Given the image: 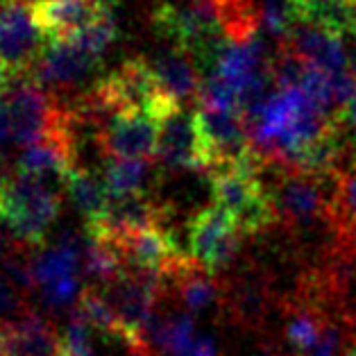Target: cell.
Segmentation results:
<instances>
[{
	"mask_svg": "<svg viewBox=\"0 0 356 356\" xmlns=\"http://www.w3.org/2000/svg\"><path fill=\"white\" fill-rule=\"evenodd\" d=\"M327 325L329 323L323 314V309L318 307V302L307 298L291 311L289 318H286V327H284L286 343L304 356L307 352L314 350V345L320 341V336L325 334Z\"/></svg>",
	"mask_w": 356,
	"mask_h": 356,
	"instance_id": "14",
	"label": "cell"
},
{
	"mask_svg": "<svg viewBox=\"0 0 356 356\" xmlns=\"http://www.w3.org/2000/svg\"><path fill=\"white\" fill-rule=\"evenodd\" d=\"M336 118H338V123H341L343 127H347L350 129V134H352V143H354V147H356V95L354 98L347 102V105L338 111L336 114ZM356 159V157H354Z\"/></svg>",
	"mask_w": 356,
	"mask_h": 356,
	"instance_id": "23",
	"label": "cell"
},
{
	"mask_svg": "<svg viewBox=\"0 0 356 356\" xmlns=\"http://www.w3.org/2000/svg\"><path fill=\"white\" fill-rule=\"evenodd\" d=\"M0 356H68L64 334L37 311L0 323Z\"/></svg>",
	"mask_w": 356,
	"mask_h": 356,
	"instance_id": "8",
	"label": "cell"
},
{
	"mask_svg": "<svg viewBox=\"0 0 356 356\" xmlns=\"http://www.w3.org/2000/svg\"><path fill=\"white\" fill-rule=\"evenodd\" d=\"M98 66L100 59L86 53L75 39H46L30 77L46 89H64L84 82Z\"/></svg>",
	"mask_w": 356,
	"mask_h": 356,
	"instance_id": "7",
	"label": "cell"
},
{
	"mask_svg": "<svg viewBox=\"0 0 356 356\" xmlns=\"http://www.w3.org/2000/svg\"><path fill=\"white\" fill-rule=\"evenodd\" d=\"M12 141V116H10V105H7V95L0 91V150Z\"/></svg>",
	"mask_w": 356,
	"mask_h": 356,
	"instance_id": "22",
	"label": "cell"
},
{
	"mask_svg": "<svg viewBox=\"0 0 356 356\" xmlns=\"http://www.w3.org/2000/svg\"><path fill=\"white\" fill-rule=\"evenodd\" d=\"M345 356H356V345L352 347V350H347V352H345Z\"/></svg>",
	"mask_w": 356,
	"mask_h": 356,
	"instance_id": "29",
	"label": "cell"
},
{
	"mask_svg": "<svg viewBox=\"0 0 356 356\" xmlns=\"http://www.w3.org/2000/svg\"><path fill=\"white\" fill-rule=\"evenodd\" d=\"M7 254H12V252H10V243H7V238L3 236V234H0V261H3Z\"/></svg>",
	"mask_w": 356,
	"mask_h": 356,
	"instance_id": "26",
	"label": "cell"
},
{
	"mask_svg": "<svg viewBox=\"0 0 356 356\" xmlns=\"http://www.w3.org/2000/svg\"><path fill=\"white\" fill-rule=\"evenodd\" d=\"M300 10L295 0H261V25L270 37L284 43L298 25Z\"/></svg>",
	"mask_w": 356,
	"mask_h": 356,
	"instance_id": "18",
	"label": "cell"
},
{
	"mask_svg": "<svg viewBox=\"0 0 356 356\" xmlns=\"http://www.w3.org/2000/svg\"><path fill=\"white\" fill-rule=\"evenodd\" d=\"M82 243L73 236L59 238L53 248H46L39 257L32 259V277L34 286H43L66 280V277H77V266H80Z\"/></svg>",
	"mask_w": 356,
	"mask_h": 356,
	"instance_id": "12",
	"label": "cell"
},
{
	"mask_svg": "<svg viewBox=\"0 0 356 356\" xmlns=\"http://www.w3.org/2000/svg\"><path fill=\"white\" fill-rule=\"evenodd\" d=\"M71 39H75L77 43H80L86 53H91L93 57L102 59V55L111 48V43L118 39L116 16L111 14V10H107L98 21L91 23L89 28L82 30L80 34H75V37H71Z\"/></svg>",
	"mask_w": 356,
	"mask_h": 356,
	"instance_id": "19",
	"label": "cell"
},
{
	"mask_svg": "<svg viewBox=\"0 0 356 356\" xmlns=\"http://www.w3.org/2000/svg\"><path fill=\"white\" fill-rule=\"evenodd\" d=\"M43 43L34 0H0V89L14 77L30 75Z\"/></svg>",
	"mask_w": 356,
	"mask_h": 356,
	"instance_id": "2",
	"label": "cell"
},
{
	"mask_svg": "<svg viewBox=\"0 0 356 356\" xmlns=\"http://www.w3.org/2000/svg\"><path fill=\"white\" fill-rule=\"evenodd\" d=\"M77 309L82 311V316L89 320V325L95 332L105 334L109 338L123 343V329H120V320L116 316L114 307H111L109 298L98 289H84L80 300H77Z\"/></svg>",
	"mask_w": 356,
	"mask_h": 356,
	"instance_id": "17",
	"label": "cell"
},
{
	"mask_svg": "<svg viewBox=\"0 0 356 356\" xmlns=\"http://www.w3.org/2000/svg\"><path fill=\"white\" fill-rule=\"evenodd\" d=\"M62 209L53 181L16 170L0 177V222L25 245H41Z\"/></svg>",
	"mask_w": 356,
	"mask_h": 356,
	"instance_id": "1",
	"label": "cell"
},
{
	"mask_svg": "<svg viewBox=\"0 0 356 356\" xmlns=\"http://www.w3.org/2000/svg\"><path fill=\"white\" fill-rule=\"evenodd\" d=\"M181 356H218V350L211 338H195V343Z\"/></svg>",
	"mask_w": 356,
	"mask_h": 356,
	"instance_id": "24",
	"label": "cell"
},
{
	"mask_svg": "<svg viewBox=\"0 0 356 356\" xmlns=\"http://www.w3.org/2000/svg\"><path fill=\"white\" fill-rule=\"evenodd\" d=\"M111 7L105 0H34V12L46 39H71Z\"/></svg>",
	"mask_w": 356,
	"mask_h": 356,
	"instance_id": "10",
	"label": "cell"
},
{
	"mask_svg": "<svg viewBox=\"0 0 356 356\" xmlns=\"http://www.w3.org/2000/svg\"><path fill=\"white\" fill-rule=\"evenodd\" d=\"M259 356H284V354H280V352H275V350H264Z\"/></svg>",
	"mask_w": 356,
	"mask_h": 356,
	"instance_id": "28",
	"label": "cell"
},
{
	"mask_svg": "<svg viewBox=\"0 0 356 356\" xmlns=\"http://www.w3.org/2000/svg\"><path fill=\"white\" fill-rule=\"evenodd\" d=\"M304 356H341V334H338V329L334 325H327L325 334L320 336L314 350Z\"/></svg>",
	"mask_w": 356,
	"mask_h": 356,
	"instance_id": "21",
	"label": "cell"
},
{
	"mask_svg": "<svg viewBox=\"0 0 356 356\" xmlns=\"http://www.w3.org/2000/svg\"><path fill=\"white\" fill-rule=\"evenodd\" d=\"M334 177H314L282 166L268 193L273 197L277 220L286 225H309L318 218H329L334 202Z\"/></svg>",
	"mask_w": 356,
	"mask_h": 356,
	"instance_id": "3",
	"label": "cell"
},
{
	"mask_svg": "<svg viewBox=\"0 0 356 356\" xmlns=\"http://www.w3.org/2000/svg\"><path fill=\"white\" fill-rule=\"evenodd\" d=\"M105 3H107V5L111 7V5H114V3H118V0H105Z\"/></svg>",
	"mask_w": 356,
	"mask_h": 356,
	"instance_id": "30",
	"label": "cell"
},
{
	"mask_svg": "<svg viewBox=\"0 0 356 356\" xmlns=\"http://www.w3.org/2000/svg\"><path fill=\"white\" fill-rule=\"evenodd\" d=\"M241 229L220 207L200 209L186 225L188 257L209 273L229 266L241 248Z\"/></svg>",
	"mask_w": 356,
	"mask_h": 356,
	"instance_id": "4",
	"label": "cell"
},
{
	"mask_svg": "<svg viewBox=\"0 0 356 356\" xmlns=\"http://www.w3.org/2000/svg\"><path fill=\"white\" fill-rule=\"evenodd\" d=\"M23 291L5 273H0V323L23 316Z\"/></svg>",
	"mask_w": 356,
	"mask_h": 356,
	"instance_id": "20",
	"label": "cell"
},
{
	"mask_svg": "<svg viewBox=\"0 0 356 356\" xmlns=\"http://www.w3.org/2000/svg\"><path fill=\"white\" fill-rule=\"evenodd\" d=\"M150 166L147 159H107L102 179L111 197L141 193L145 191V179Z\"/></svg>",
	"mask_w": 356,
	"mask_h": 356,
	"instance_id": "16",
	"label": "cell"
},
{
	"mask_svg": "<svg viewBox=\"0 0 356 356\" xmlns=\"http://www.w3.org/2000/svg\"><path fill=\"white\" fill-rule=\"evenodd\" d=\"M347 71H350L352 77L356 80V43H354V50H352V55H350V64H347Z\"/></svg>",
	"mask_w": 356,
	"mask_h": 356,
	"instance_id": "27",
	"label": "cell"
},
{
	"mask_svg": "<svg viewBox=\"0 0 356 356\" xmlns=\"http://www.w3.org/2000/svg\"><path fill=\"white\" fill-rule=\"evenodd\" d=\"M284 43H289L309 66L320 68L329 75L347 71V64H350L343 37L320 23L300 21Z\"/></svg>",
	"mask_w": 356,
	"mask_h": 356,
	"instance_id": "9",
	"label": "cell"
},
{
	"mask_svg": "<svg viewBox=\"0 0 356 356\" xmlns=\"http://www.w3.org/2000/svg\"><path fill=\"white\" fill-rule=\"evenodd\" d=\"M232 311L243 323H259L270 304L268 284L259 275H245L232 289Z\"/></svg>",
	"mask_w": 356,
	"mask_h": 356,
	"instance_id": "15",
	"label": "cell"
},
{
	"mask_svg": "<svg viewBox=\"0 0 356 356\" xmlns=\"http://www.w3.org/2000/svg\"><path fill=\"white\" fill-rule=\"evenodd\" d=\"M298 3V10H300V19L304 21V16H307L311 10H316L318 5H323L327 3V0H295Z\"/></svg>",
	"mask_w": 356,
	"mask_h": 356,
	"instance_id": "25",
	"label": "cell"
},
{
	"mask_svg": "<svg viewBox=\"0 0 356 356\" xmlns=\"http://www.w3.org/2000/svg\"><path fill=\"white\" fill-rule=\"evenodd\" d=\"M157 159L168 170H204L211 166L197 111L175 107L159 120Z\"/></svg>",
	"mask_w": 356,
	"mask_h": 356,
	"instance_id": "5",
	"label": "cell"
},
{
	"mask_svg": "<svg viewBox=\"0 0 356 356\" xmlns=\"http://www.w3.org/2000/svg\"><path fill=\"white\" fill-rule=\"evenodd\" d=\"M95 138L107 159L157 157L159 120L150 114H111L95 129Z\"/></svg>",
	"mask_w": 356,
	"mask_h": 356,
	"instance_id": "6",
	"label": "cell"
},
{
	"mask_svg": "<svg viewBox=\"0 0 356 356\" xmlns=\"http://www.w3.org/2000/svg\"><path fill=\"white\" fill-rule=\"evenodd\" d=\"M147 62H150L159 91L172 105H184L186 100L197 98L202 82H200L193 55H188L181 48H168L152 59H147Z\"/></svg>",
	"mask_w": 356,
	"mask_h": 356,
	"instance_id": "11",
	"label": "cell"
},
{
	"mask_svg": "<svg viewBox=\"0 0 356 356\" xmlns=\"http://www.w3.org/2000/svg\"><path fill=\"white\" fill-rule=\"evenodd\" d=\"M66 193L73 200L75 209L84 216L86 222H98L109 207V191L102 175H95L89 168H73L66 177Z\"/></svg>",
	"mask_w": 356,
	"mask_h": 356,
	"instance_id": "13",
	"label": "cell"
}]
</instances>
